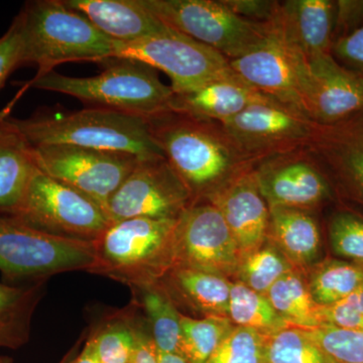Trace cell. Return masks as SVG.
Returning a JSON list of instances; mask_svg holds the SVG:
<instances>
[{
  "label": "cell",
  "instance_id": "obj_1",
  "mask_svg": "<svg viewBox=\"0 0 363 363\" xmlns=\"http://www.w3.org/2000/svg\"><path fill=\"white\" fill-rule=\"evenodd\" d=\"M150 131L169 166L190 191L194 203L255 167L227 135L220 123L164 112L147 118Z\"/></svg>",
  "mask_w": 363,
  "mask_h": 363
},
{
  "label": "cell",
  "instance_id": "obj_2",
  "mask_svg": "<svg viewBox=\"0 0 363 363\" xmlns=\"http://www.w3.org/2000/svg\"><path fill=\"white\" fill-rule=\"evenodd\" d=\"M13 118L32 147L68 145L133 155L143 161L166 159L145 117L93 107L80 111H38Z\"/></svg>",
  "mask_w": 363,
  "mask_h": 363
},
{
  "label": "cell",
  "instance_id": "obj_3",
  "mask_svg": "<svg viewBox=\"0 0 363 363\" xmlns=\"http://www.w3.org/2000/svg\"><path fill=\"white\" fill-rule=\"evenodd\" d=\"M21 28V66L35 65V76L67 62H106L114 40L100 32L63 0L26 1L18 14Z\"/></svg>",
  "mask_w": 363,
  "mask_h": 363
},
{
  "label": "cell",
  "instance_id": "obj_4",
  "mask_svg": "<svg viewBox=\"0 0 363 363\" xmlns=\"http://www.w3.org/2000/svg\"><path fill=\"white\" fill-rule=\"evenodd\" d=\"M104 71L92 77H71L56 71L35 76L23 85L77 98L95 107L150 117L171 111L174 91L156 69L130 59H111Z\"/></svg>",
  "mask_w": 363,
  "mask_h": 363
},
{
  "label": "cell",
  "instance_id": "obj_5",
  "mask_svg": "<svg viewBox=\"0 0 363 363\" xmlns=\"http://www.w3.org/2000/svg\"><path fill=\"white\" fill-rule=\"evenodd\" d=\"M177 219L145 217L111 223L96 245L101 274L133 288L162 281L174 266L173 236Z\"/></svg>",
  "mask_w": 363,
  "mask_h": 363
},
{
  "label": "cell",
  "instance_id": "obj_6",
  "mask_svg": "<svg viewBox=\"0 0 363 363\" xmlns=\"http://www.w3.org/2000/svg\"><path fill=\"white\" fill-rule=\"evenodd\" d=\"M95 264V241L52 235L13 217L0 216V272L9 283H39L62 272H91Z\"/></svg>",
  "mask_w": 363,
  "mask_h": 363
},
{
  "label": "cell",
  "instance_id": "obj_7",
  "mask_svg": "<svg viewBox=\"0 0 363 363\" xmlns=\"http://www.w3.org/2000/svg\"><path fill=\"white\" fill-rule=\"evenodd\" d=\"M9 216L43 233L85 241L99 240L111 225L99 204L38 167L23 200Z\"/></svg>",
  "mask_w": 363,
  "mask_h": 363
},
{
  "label": "cell",
  "instance_id": "obj_8",
  "mask_svg": "<svg viewBox=\"0 0 363 363\" xmlns=\"http://www.w3.org/2000/svg\"><path fill=\"white\" fill-rule=\"evenodd\" d=\"M169 28L212 48L230 60L257 47L271 28L240 18L223 0H142Z\"/></svg>",
  "mask_w": 363,
  "mask_h": 363
},
{
  "label": "cell",
  "instance_id": "obj_9",
  "mask_svg": "<svg viewBox=\"0 0 363 363\" xmlns=\"http://www.w3.org/2000/svg\"><path fill=\"white\" fill-rule=\"evenodd\" d=\"M112 59L135 60L164 72L174 93L194 90L231 70L220 52L175 30L138 42H114Z\"/></svg>",
  "mask_w": 363,
  "mask_h": 363
},
{
  "label": "cell",
  "instance_id": "obj_10",
  "mask_svg": "<svg viewBox=\"0 0 363 363\" xmlns=\"http://www.w3.org/2000/svg\"><path fill=\"white\" fill-rule=\"evenodd\" d=\"M33 155L40 171L88 196L105 212L111 196L143 161L124 152L68 145L33 147Z\"/></svg>",
  "mask_w": 363,
  "mask_h": 363
},
{
  "label": "cell",
  "instance_id": "obj_11",
  "mask_svg": "<svg viewBox=\"0 0 363 363\" xmlns=\"http://www.w3.org/2000/svg\"><path fill=\"white\" fill-rule=\"evenodd\" d=\"M220 124L238 149L255 164L274 155L309 147L316 128L302 112L267 95Z\"/></svg>",
  "mask_w": 363,
  "mask_h": 363
},
{
  "label": "cell",
  "instance_id": "obj_12",
  "mask_svg": "<svg viewBox=\"0 0 363 363\" xmlns=\"http://www.w3.org/2000/svg\"><path fill=\"white\" fill-rule=\"evenodd\" d=\"M229 64L262 94L307 116L304 95L309 74L308 59L286 39L274 20L266 39L247 54L230 60Z\"/></svg>",
  "mask_w": 363,
  "mask_h": 363
},
{
  "label": "cell",
  "instance_id": "obj_13",
  "mask_svg": "<svg viewBox=\"0 0 363 363\" xmlns=\"http://www.w3.org/2000/svg\"><path fill=\"white\" fill-rule=\"evenodd\" d=\"M174 267L227 277L236 274L241 255L221 212L210 203L196 202L177 218Z\"/></svg>",
  "mask_w": 363,
  "mask_h": 363
},
{
  "label": "cell",
  "instance_id": "obj_14",
  "mask_svg": "<svg viewBox=\"0 0 363 363\" xmlns=\"http://www.w3.org/2000/svg\"><path fill=\"white\" fill-rule=\"evenodd\" d=\"M193 203L190 191L166 159L147 160L111 196L106 214L111 223L136 217L177 219Z\"/></svg>",
  "mask_w": 363,
  "mask_h": 363
},
{
  "label": "cell",
  "instance_id": "obj_15",
  "mask_svg": "<svg viewBox=\"0 0 363 363\" xmlns=\"http://www.w3.org/2000/svg\"><path fill=\"white\" fill-rule=\"evenodd\" d=\"M253 175L269 208L308 210L331 198V186L308 147L257 162Z\"/></svg>",
  "mask_w": 363,
  "mask_h": 363
},
{
  "label": "cell",
  "instance_id": "obj_16",
  "mask_svg": "<svg viewBox=\"0 0 363 363\" xmlns=\"http://www.w3.org/2000/svg\"><path fill=\"white\" fill-rule=\"evenodd\" d=\"M308 64L304 104L313 123L328 125L363 111V74L346 68L331 54L318 55Z\"/></svg>",
  "mask_w": 363,
  "mask_h": 363
},
{
  "label": "cell",
  "instance_id": "obj_17",
  "mask_svg": "<svg viewBox=\"0 0 363 363\" xmlns=\"http://www.w3.org/2000/svg\"><path fill=\"white\" fill-rule=\"evenodd\" d=\"M252 169L234 179L205 201L221 212L241 257L262 247L269 235V207Z\"/></svg>",
  "mask_w": 363,
  "mask_h": 363
},
{
  "label": "cell",
  "instance_id": "obj_18",
  "mask_svg": "<svg viewBox=\"0 0 363 363\" xmlns=\"http://www.w3.org/2000/svg\"><path fill=\"white\" fill-rule=\"evenodd\" d=\"M308 149L363 203V111L339 123L316 124Z\"/></svg>",
  "mask_w": 363,
  "mask_h": 363
},
{
  "label": "cell",
  "instance_id": "obj_19",
  "mask_svg": "<svg viewBox=\"0 0 363 363\" xmlns=\"http://www.w3.org/2000/svg\"><path fill=\"white\" fill-rule=\"evenodd\" d=\"M98 30L117 43H133L171 32L173 28L143 6L142 0H63Z\"/></svg>",
  "mask_w": 363,
  "mask_h": 363
},
{
  "label": "cell",
  "instance_id": "obj_20",
  "mask_svg": "<svg viewBox=\"0 0 363 363\" xmlns=\"http://www.w3.org/2000/svg\"><path fill=\"white\" fill-rule=\"evenodd\" d=\"M262 96L264 94L231 69L194 90L174 93L169 109L195 118L223 123Z\"/></svg>",
  "mask_w": 363,
  "mask_h": 363
},
{
  "label": "cell",
  "instance_id": "obj_21",
  "mask_svg": "<svg viewBox=\"0 0 363 363\" xmlns=\"http://www.w3.org/2000/svg\"><path fill=\"white\" fill-rule=\"evenodd\" d=\"M336 21V1L286 0L281 1L274 23L307 59L331 54Z\"/></svg>",
  "mask_w": 363,
  "mask_h": 363
},
{
  "label": "cell",
  "instance_id": "obj_22",
  "mask_svg": "<svg viewBox=\"0 0 363 363\" xmlns=\"http://www.w3.org/2000/svg\"><path fill=\"white\" fill-rule=\"evenodd\" d=\"M37 169L33 147L6 112L0 113V216L18 207Z\"/></svg>",
  "mask_w": 363,
  "mask_h": 363
},
{
  "label": "cell",
  "instance_id": "obj_23",
  "mask_svg": "<svg viewBox=\"0 0 363 363\" xmlns=\"http://www.w3.org/2000/svg\"><path fill=\"white\" fill-rule=\"evenodd\" d=\"M267 238L297 269L311 266L319 257L320 229L308 210L269 208Z\"/></svg>",
  "mask_w": 363,
  "mask_h": 363
},
{
  "label": "cell",
  "instance_id": "obj_24",
  "mask_svg": "<svg viewBox=\"0 0 363 363\" xmlns=\"http://www.w3.org/2000/svg\"><path fill=\"white\" fill-rule=\"evenodd\" d=\"M162 285L196 311L206 316L228 317L231 283L226 277L188 267H174Z\"/></svg>",
  "mask_w": 363,
  "mask_h": 363
},
{
  "label": "cell",
  "instance_id": "obj_25",
  "mask_svg": "<svg viewBox=\"0 0 363 363\" xmlns=\"http://www.w3.org/2000/svg\"><path fill=\"white\" fill-rule=\"evenodd\" d=\"M130 290L133 304L145 312L157 351L182 355V314L162 281L133 286Z\"/></svg>",
  "mask_w": 363,
  "mask_h": 363
},
{
  "label": "cell",
  "instance_id": "obj_26",
  "mask_svg": "<svg viewBox=\"0 0 363 363\" xmlns=\"http://www.w3.org/2000/svg\"><path fill=\"white\" fill-rule=\"evenodd\" d=\"M44 284L0 283V347L18 350L30 340L33 317L44 294Z\"/></svg>",
  "mask_w": 363,
  "mask_h": 363
},
{
  "label": "cell",
  "instance_id": "obj_27",
  "mask_svg": "<svg viewBox=\"0 0 363 363\" xmlns=\"http://www.w3.org/2000/svg\"><path fill=\"white\" fill-rule=\"evenodd\" d=\"M266 296L279 316L291 326L304 330L323 326L322 306L315 302L307 279L298 269L279 279Z\"/></svg>",
  "mask_w": 363,
  "mask_h": 363
},
{
  "label": "cell",
  "instance_id": "obj_28",
  "mask_svg": "<svg viewBox=\"0 0 363 363\" xmlns=\"http://www.w3.org/2000/svg\"><path fill=\"white\" fill-rule=\"evenodd\" d=\"M307 281L315 302L327 307L363 286V267L346 260L326 259L313 267Z\"/></svg>",
  "mask_w": 363,
  "mask_h": 363
},
{
  "label": "cell",
  "instance_id": "obj_29",
  "mask_svg": "<svg viewBox=\"0 0 363 363\" xmlns=\"http://www.w3.org/2000/svg\"><path fill=\"white\" fill-rule=\"evenodd\" d=\"M228 318L234 326L252 329L267 336L291 326L274 309L266 295L240 281L231 283Z\"/></svg>",
  "mask_w": 363,
  "mask_h": 363
},
{
  "label": "cell",
  "instance_id": "obj_30",
  "mask_svg": "<svg viewBox=\"0 0 363 363\" xmlns=\"http://www.w3.org/2000/svg\"><path fill=\"white\" fill-rule=\"evenodd\" d=\"M233 328L228 317L194 319L182 314V355L189 363H206Z\"/></svg>",
  "mask_w": 363,
  "mask_h": 363
},
{
  "label": "cell",
  "instance_id": "obj_31",
  "mask_svg": "<svg viewBox=\"0 0 363 363\" xmlns=\"http://www.w3.org/2000/svg\"><path fill=\"white\" fill-rule=\"evenodd\" d=\"M298 269L272 243L262 247L241 257L236 276L255 292L267 295L274 283L289 272Z\"/></svg>",
  "mask_w": 363,
  "mask_h": 363
},
{
  "label": "cell",
  "instance_id": "obj_32",
  "mask_svg": "<svg viewBox=\"0 0 363 363\" xmlns=\"http://www.w3.org/2000/svg\"><path fill=\"white\" fill-rule=\"evenodd\" d=\"M267 363H338L304 329L290 326L267 336Z\"/></svg>",
  "mask_w": 363,
  "mask_h": 363
},
{
  "label": "cell",
  "instance_id": "obj_33",
  "mask_svg": "<svg viewBox=\"0 0 363 363\" xmlns=\"http://www.w3.org/2000/svg\"><path fill=\"white\" fill-rule=\"evenodd\" d=\"M90 335L99 363H130L135 346L133 310L117 313Z\"/></svg>",
  "mask_w": 363,
  "mask_h": 363
},
{
  "label": "cell",
  "instance_id": "obj_34",
  "mask_svg": "<svg viewBox=\"0 0 363 363\" xmlns=\"http://www.w3.org/2000/svg\"><path fill=\"white\" fill-rule=\"evenodd\" d=\"M206 363H267V335L234 326Z\"/></svg>",
  "mask_w": 363,
  "mask_h": 363
},
{
  "label": "cell",
  "instance_id": "obj_35",
  "mask_svg": "<svg viewBox=\"0 0 363 363\" xmlns=\"http://www.w3.org/2000/svg\"><path fill=\"white\" fill-rule=\"evenodd\" d=\"M329 240L336 255L363 267V217L350 211L334 214L329 223Z\"/></svg>",
  "mask_w": 363,
  "mask_h": 363
},
{
  "label": "cell",
  "instance_id": "obj_36",
  "mask_svg": "<svg viewBox=\"0 0 363 363\" xmlns=\"http://www.w3.org/2000/svg\"><path fill=\"white\" fill-rule=\"evenodd\" d=\"M307 331L338 363H363V332L341 330L328 325Z\"/></svg>",
  "mask_w": 363,
  "mask_h": 363
},
{
  "label": "cell",
  "instance_id": "obj_37",
  "mask_svg": "<svg viewBox=\"0 0 363 363\" xmlns=\"http://www.w3.org/2000/svg\"><path fill=\"white\" fill-rule=\"evenodd\" d=\"M21 67V28L16 16L7 32L0 38V89L16 69Z\"/></svg>",
  "mask_w": 363,
  "mask_h": 363
},
{
  "label": "cell",
  "instance_id": "obj_38",
  "mask_svg": "<svg viewBox=\"0 0 363 363\" xmlns=\"http://www.w3.org/2000/svg\"><path fill=\"white\" fill-rule=\"evenodd\" d=\"M331 55L346 68L363 74V23L336 40L332 45Z\"/></svg>",
  "mask_w": 363,
  "mask_h": 363
},
{
  "label": "cell",
  "instance_id": "obj_39",
  "mask_svg": "<svg viewBox=\"0 0 363 363\" xmlns=\"http://www.w3.org/2000/svg\"><path fill=\"white\" fill-rule=\"evenodd\" d=\"M223 2L240 18L257 23H272L278 16L281 4L272 0H223Z\"/></svg>",
  "mask_w": 363,
  "mask_h": 363
},
{
  "label": "cell",
  "instance_id": "obj_40",
  "mask_svg": "<svg viewBox=\"0 0 363 363\" xmlns=\"http://www.w3.org/2000/svg\"><path fill=\"white\" fill-rule=\"evenodd\" d=\"M324 325L341 330L363 332V314L345 301L322 307ZM323 325V326H324Z\"/></svg>",
  "mask_w": 363,
  "mask_h": 363
},
{
  "label": "cell",
  "instance_id": "obj_41",
  "mask_svg": "<svg viewBox=\"0 0 363 363\" xmlns=\"http://www.w3.org/2000/svg\"><path fill=\"white\" fill-rule=\"evenodd\" d=\"M133 310V323H135V346L130 363H160L159 351L152 337L150 332L138 321V314Z\"/></svg>",
  "mask_w": 363,
  "mask_h": 363
},
{
  "label": "cell",
  "instance_id": "obj_42",
  "mask_svg": "<svg viewBox=\"0 0 363 363\" xmlns=\"http://www.w3.org/2000/svg\"><path fill=\"white\" fill-rule=\"evenodd\" d=\"M71 363H99L98 360L96 348H95L94 339L89 334L84 347L79 351L78 354L73 358Z\"/></svg>",
  "mask_w": 363,
  "mask_h": 363
},
{
  "label": "cell",
  "instance_id": "obj_43",
  "mask_svg": "<svg viewBox=\"0 0 363 363\" xmlns=\"http://www.w3.org/2000/svg\"><path fill=\"white\" fill-rule=\"evenodd\" d=\"M343 301L347 302L348 304L352 306L354 309H357V311L363 314V286H360L358 290L351 294L350 297L346 298L345 300Z\"/></svg>",
  "mask_w": 363,
  "mask_h": 363
},
{
  "label": "cell",
  "instance_id": "obj_44",
  "mask_svg": "<svg viewBox=\"0 0 363 363\" xmlns=\"http://www.w3.org/2000/svg\"><path fill=\"white\" fill-rule=\"evenodd\" d=\"M160 363H189L185 357L177 353L159 352Z\"/></svg>",
  "mask_w": 363,
  "mask_h": 363
},
{
  "label": "cell",
  "instance_id": "obj_45",
  "mask_svg": "<svg viewBox=\"0 0 363 363\" xmlns=\"http://www.w3.org/2000/svg\"><path fill=\"white\" fill-rule=\"evenodd\" d=\"M79 352V342L76 343L75 345L72 347V350L69 352L66 353L65 357L62 358L61 362L59 363H71L73 358L78 354Z\"/></svg>",
  "mask_w": 363,
  "mask_h": 363
},
{
  "label": "cell",
  "instance_id": "obj_46",
  "mask_svg": "<svg viewBox=\"0 0 363 363\" xmlns=\"http://www.w3.org/2000/svg\"><path fill=\"white\" fill-rule=\"evenodd\" d=\"M0 363H13V360L11 357H0Z\"/></svg>",
  "mask_w": 363,
  "mask_h": 363
}]
</instances>
